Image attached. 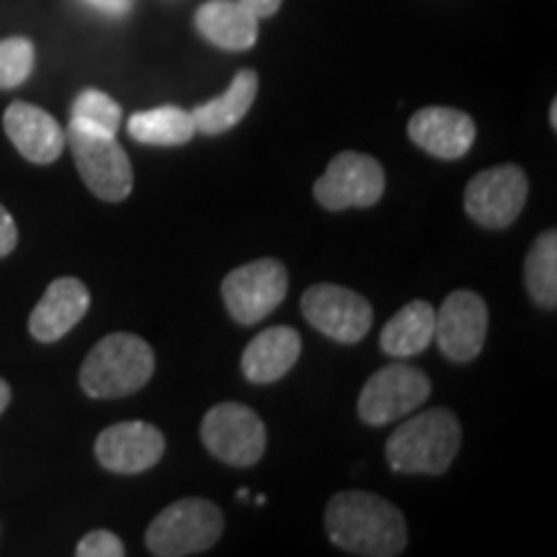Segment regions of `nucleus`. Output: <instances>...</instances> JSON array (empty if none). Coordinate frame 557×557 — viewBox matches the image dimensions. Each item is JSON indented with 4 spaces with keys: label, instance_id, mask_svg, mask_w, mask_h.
<instances>
[{
    "label": "nucleus",
    "instance_id": "nucleus-29",
    "mask_svg": "<svg viewBox=\"0 0 557 557\" xmlns=\"http://www.w3.org/2000/svg\"><path fill=\"white\" fill-rule=\"evenodd\" d=\"M9 403H11V387H9V382L0 380V413L9 408Z\"/></svg>",
    "mask_w": 557,
    "mask_h": 557
},
{
    "label": "nucleus",
    "instance_id": "nucleus-13",
    "mask_svg": "<svg viewBox=\"0 0 557 557\" xmlns=\"http://www.w3.org/2000/svg\"><path fill=\"white\" fill-rule=\"evenodd\" d=\"M165 455V436L145 421H124L103 429L96 438V459L101 468L120 475H137L156 468Z\"/></svg>",
    "mask_w": 557,
    "mask_h": 557
},
{
    "label": "nucleus",
    "instance_id": "nucleus-10",
    "mask_svg": "<svg viewBox=\"0 0 557 557\" xmlns=\"http://www.w3.org/2000/svg\"><path fill=\"white\" fill-rule=\"evenodd\" d=\"M302 315L312 329L338 344H357L372 329L374 310L367 297L338 284H315L302 295Z\"/></svg>",
    "mask_w": 557,
    "mask_h": 557
},
{
    "label": "nucleus",
    "instance_id": "nucleus-16",
    "mask_svg": "<svg viewBox=\"0 0 557 557\" xmlns=\"http://www.w3.org/2000/svg\"><path fill=\"white\" fill-rule=\"evenodd\" d=\"M90 308L88 287L75 276H60L47 287L29 315V333L41 344H54L81 323Z\"/></svg>",
    "mask_w": 557,
    "mask_h": 557
},
{
    "label": "nucleus",
    "instance_id": "nucleus-26",
    "mask_svg": "<svg viewBox=\"0 0 557 557\" xmlns=\"http://www.w3.org/2000/svg\"><path fill=\"white\" fill-rule=\"evenodd\" d=\"M16 243H18L16 222H13L9 209L0 205V259H5V256L16 248Z\"/></svg>",
    "mask_w": 557,
    "mask_h": 557
},
{
    "label": "nucleus",
    "instance_id": "nucleus-28",
    "mask_svg": "<svg viewBox=\"0 0 557 557\" xmlns=\"http://www.w3.org/2000/svg\"><path fill=\"white\" fill-rule=\"evenodd\" d=\"M246 9L253 13V16L259 18H267V16H274L278 11V5H282V0H240Z\"/></svg>",
    "mask_w": 557,
    "mask_h": 557
},
{
    "label": "nucleus",
    "instance_id": "nucleus-21",
    "mask_svg": "<svg viewBox=\"0 0 557 557\" xmlns=\"http://www.w3.org/2000/svg\"><path fill=\"white\" fill-rule=\"evenodd\" d=\"M129 135L143 145H158V148H176L186 145L197 135L191 111L181 107H158L137 111L127 122Z\"/></svg>",
    "mask_w": 557,
    "mask_h": 557
},
{
    "label": "nucleus",
    "instance_id": "nucleus-17",
    "mask_svg": "<svg viewBox=\"0 0 557 557\" xmlns=\"http://www.w3.org/2000/svg\"><path fill=\"white\" fill-rule=\"evenodd\" d=\"M194 26L209 45L227 52H246L259 41V16L240 0H207L199 5Z\"/></svg>",
    "mask_w": 557,
    "mask_h": 557
},
{
    "label": "nucleus",
    "instance_id": "nucleus-20",
    "mask_svg": "<svg viewBox=\"0 0 557 557\" xmlns=\"http://www.w3.org/2000/svg\"><path fill=\"white\" fill-rule=\"evenodd\" d=\"M434 323L436 310L426 299H413L387 320L380 336V348L395 359L416 357L434 344Z\"/></svg>",
    "mask_w": 557,
    "mask_h": 557
},
{
    "label": "nucleus",
    "instance_id": "nucleus-11",
    "mask_svg": "<svg viewBox=\"0 0 557 557\" xmlns=\"http://www.w3.org/2000/svg\"><path fill=\"white\" fill-rule=\"evenodd\" d=\"M529 197L527 173L519 165H496L478 173L465 189V209L478 225L504 230L513 225Z\"/></svg>",
    "mask_w": 557,
    "mask_h": 557
},
{
    "label": "nucleus",
    "instance_id": "nucleus-30",
    "mask_svg": "<svg viewBox=\"0 0 557 557\" xmlns=\"http://www.w3.org/2000/svg\"><path fill=\"white\" fill-rule=\"evenodd\" d=\"M549 124H553V129H557V101H553V107H549Z\"/></svg>",
    "mask_w": 557,
    "mask_h": 557
},
{
    "label": "nucleus",
    "instance_id": "nucleus-3",
    "mask_svg": "<svg viewBox=\"0 0 557 557\" xmlns=\"http://www.w3.org/2000/svg\"><path fill=\"white\" fill-rule=\"evenodd\" d=\"M156 372V354L135 333H111L90 348L81 367V387L88 398H127L148 385Z\"/></svg>",
    "mask_w": 557,
    "mask_h": 557
},
{
    "label": "nucleus",
    "instance_id": "nucleus-22",
    "mask_svg": "<svg viewBox=\"0 0 557 557\" xmlns=\"http://www.w3.org/2000/svg\"><path fill=\"white\" fill-rule=\"evenodd\" d=\"M524 284L529 297L545 310L557 308V233L547 230L534 240L524 261Z\"/></svg>",
    "mask_w": 557,
    "mask_h": 557
},
{
    "label": "nucleus",
    "instance_id": "nucleus-5",
    "mask_svg": "<svg viewBox=\"0 0 557 557\" xmlns=\"http://www.w3.org/2000/svg\"><path fill=\"white\" fill-rule=\"evenodd\" d=\"M67 143L73 148L75 165H78L83 184L94 191V197L103 201H124L129 197L132 184V163L116 137L99 135L70 124Z\"/></svg>",
    "mask_w": 557,
    "mask_h": 557
},
{
    "label": "nucleus",
    "instance_id": "nucleus-18",
    "mask_svg": "<svg viewBox=\"0 0 557 557\" xmlns=\"http://www.w3.org/2000/svg\"><path fill=\"white\" fill-rule=\"evenodd\" d=\"M302 354V338L289 325H274L261 331L243 351L240 367L248 382L253 385H269L282 380Z\"/></svg>",
    "mask_w": 557,
    "mask_h": 557
},
{
    "label": "nucleus",
    "instance_id": "nucleus-15",
    "mask_svg": "<svg viewBox=\"0 0 557 557\" xmlns=\"http://www.w3.org/2000/svg\"><path fill=\"white\" fill-rule=\"evenodd\" d=\"M3 129L21 156L32 163H54L65 150L67 137L52 114L26 101H13L3 114Z\"/></svg>",
    "mask_w": 557,
    "mask_h": 557
},
{
    "label": "nucleus",
    "instance_id": "nucleus-12",
    "mask_svg": "<svg viewBox=\"0 0 557 557\" xmlns=\"http://www.w3.org/2000/svg\"><path fill=\"white\" fill-rule=\"evenodd\" d=\"M487 308L478 292L457 289L436 310L434 344L451 361H472L483 351Z\"/></svg>",
    "mask_w": 557,
    "mask_h": 557
},
{
    "label": "nucleus",
    "instance_id": "nucleus-8",
    "mask_svg": "<svg viewBox=\"0 0 557 557\" xmlns=\"http://www.w3.org/2000/svg\"><path fill=\"white\" fill-rule=\"evenodd\" d=\"M287 289V269L274 259H259L230 271L222 282V299L235 323L256 325L284 302Z\"/></svg>",
    "mask_w": 557,
    "mask_h": 557
},
{
    "label": "nucleus",
    "instance_id": "nucleus-6",
    "mask_svg": "<svg viewBox=\"0 0 557 557\" xmlns=\"http://www.w3.org/2000/svg\"><path fill=\"white\" fill-rule=\"evenodd\" d=\"M431 395V382L421 369L406 361L382 367L361 387L357 410L369 426H385L421 408Z\"/></svg>",
    "mask_w": 557,
    "mask_h": 557
},
{
    "label": "nucleus",
    "instance_id": "nucleus-1",
    "mask_svg": "<svg viewBox=\"0 0 557 557\" xmlns=\"http://www.w3.org/2000/svg\"><path fill=\"white\" fill-rule=\"evenodd\" d=\"M329 537L344 553L361 557H395L408 545L400 508L364 491H346L325 508Z\"/></svg>",
    "mask_w": 557,
    "mask_h": 557
},
{
    "label": "nucleus",
    "instance_id": "nucleus-19",
    "mask_svg": "<svg viewBox=\"0 0 557 557\" xmlns=\"http://www.w3.org/2000/svg\"><path fill=\"white\" fill-rule=\"evenodd\" d=\"M256 94H259V75L253 70H240L225 94L191 111L194 127L209 137L225 135L227 129L243 122V116L253 107Z\"/></svg>",
    "mask_w": 557,
    "mask_h": 557
},
{
    "label": "nucleus",
    "instance_id": "nucleus-4",
    "mask_svg": "<svg viewBox=\"0 0 557 557\" xmlns=\"http://www.w3.org/2000/svg\"><path fill=\"white\" fill-rule=\"evenodd\" d=\"M222 529H225V517L212 500L181 498L152 519L145 542L158 557L199 555L222 537Z\"/></svg>",
    "mask_w": 557,
    "mask_h": 557
},
{
    "label": "nucleus",
    "instance_id": "nucleus-14",
    "mask_svg": "<svg viewBox=\"0 0 557 557\" xmlns=\"http://www.w3.org/2000/svg\"><path fill=\"white\" fill-rule=\"evenodd\" d=\"M475 122L470 114L449 107H429L416 111L408 122V137L421 150L442 160H457L468 156L475 143Z\"/></svg>",
    "mask_w": 557,
    "mask_h": 557
},
{
    "label": "nucleus",
    "instance_id": "nucleus-2",
    "mask_svg": "<svg viewBox=\"0 0 557 557\" xmlns=\"http://www.w3.org/2000/svg\"><path fill=\"white\" fill-rule=\"evenodd\" d=\"M459 444H462L459 418L447 408H431L393 431L385 455L393 472L442 475L455 462Z\"/></svg>",
    "mask_w": 557,
    "mask_h": 557
},
{
    "label": "nucleus",
    "instance_id": "nucleus-23",
    "mask_svg": "<svg viewBox=\"0 0 557 557\" xmlns=\"http://www.w3.org/2000/svg\"><path fill=\"white\" fill-rule=\"evenodd\" d=\"M70 124L88 132H99V135L116 137V129L122 124V107L111 96L103 94V90L86 88L73 101Z\"/></svg>",
    "mask_w": 557,
    "mask_h": 557
},
{
    "label": "nucleus",
    "instance_id": "nucleus-27",
    "mask_svg": "<svg viewBox=\"0 0 557 557\" xmlns=\"http://www.w3.org/2000/svg\"><path fill=\"white\" fill-rule=\"evenodd\" d=\"M83 3L90 5L94 11L107 13V16H124L132 9L135 0H83Z\"/></svg>",
    "mask_w": 557,
    "mask_h": 557
},
{
    "label": "nucleus",
    "instance_id": "nucleus-25",
    "mask_svg": "<svg viewBox=\"0 0 557 557\" xmlns=\"http://www.w3.org/2000/svg\"><path fill=\"white\" fill-rule=\"evenodd\" d=\"M127 549H124V542L116 537L109 529H96V532H88L86 537L78 542L75 547V555L78 557H122Z\"/></svg>",
    "mask_w": 557,
    "mask_h": 557
},
{
    "label": "nucleus",
    "instance_id": "nucleus-7",
    "mask_svg": "<svg viewBox=\"0 0 557 557\" xmlns=\"http://www.w3.org/2000/svg\"><path fill=\"white\" fill-rule=\"evenodd\" d=\"M201 442L220 462L250 468L267 451V426L248 406L220 403L201 421Z\"/></svg>",
    "mask_w": 557,
    "mask_h": 557
},
{
    "label": "nucleus",
    "instance_id": "nucleus-24",
    "mask_svg": "<svg viewBox=\"0 0 557 557\" xmlns=\"http://www.w3.org/2000/svg\"><path fill=\"white\" fill-rule=\"evenodd\" d=\"M34 70V45L26 37L0 41V90L18 88Z\"/></svg>",
    "mask_w": 557,
    "mask_h": 557
},
{
    "label": "nucleus",
    "instance_id": "nucleus-9",
    "mask_svg": "<svg viewBox=\"0 0 557 557\" xmlns=\"http://www.w3.org/2000/svg\"><path fill=\"white\" fill-rule=\"evenodd\" d=\"M320 207L341 212L351 207H374L385 194V171L364 152H338L312 186Z\"/></svg>",
    "mask_w": 557,
    "mask_h": 557
}]
</instances>
